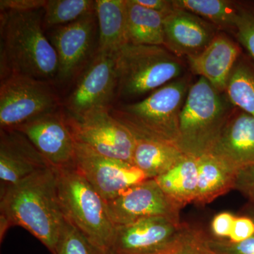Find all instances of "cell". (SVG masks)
<instances>
[{
    "label": "cell",
    "mask_w": 254,
    "mask_h": 254,
    "mask_svg": "<svg viewBox=\"0 0 254 254\" xmlns=\"http://www.w3.org/2000/svg\"><path fill=\"white\" fill-rule=\"evenodd\" d=\"M0 237L19 226L38 239L52 254L65 223L58 194L56 169L48 168L1 190Z\"/></svg>",
    "instance_id": "obj_1"
},
{
    "label": "cell",
    "mask_w": 254,
    "mask_h": 254,
    "mask_svg": "<svg viewBox=\"0 0 254 254\" xmlns=\"http://www.w3.org/2000/svg\"><path fill=\"white\" fill-rule=\"evenodd\" d=\"M43 9L0 14V78L18 74L50 81L57 78L58 58L43 31Z\"/></svg>",
    "instance_id": "obj_2"
},
{
    "label": "cell",
    "mask_w": 254,
    "mask_h": 254,
    "mask_svg": "<svg viewBox=\"0 0 254 254\" xmlns=\"http://www.w3.org/2000/svg\"><path fill=\"white\" fill-rule=\"evenodd\" d=\"M235 108L225 93L198 78L190 85L180 113V149L195 158L208 153Z\"/></svg>",
    "instance_id": "obj_3"
},
{
    "label": "cell",
    "mask_w": 254,
    "mask_h": 254,
    "mask_svg": "<svg viewBox=\"0 0 254 254\" xmlns=\"http://www.w3.org/2000/svg\"><path fill=\"white\" fill-rule=\"evenodd\" d=\"M190 86V78L183 76L144 99L112 108L110 112L132 133L178 145L180 113Z\"/></svg>",
    "instance_id": "obj_4"
},
{
    "label": "cell",
    "mask_w": 254,
    "mask_h": 254,
    "mask_svg": "<svg viewBox=\"0 0 254 254\" xmlns=\"http://www.w3.org/2000/svg\"><path fill=\"white\" fill-rule=\"evenodd\" d=\"M118 98L133 99L182 77L185 64L164 46L127 44L115 54Z\"/></svg>",
    "instance_id": "obj_5"
},
{
    "label": "cell",
    "mask_w": 254,
    "mask_h": 254,
    "mask_svg": "<svg viewBox=\"0 0 254 254\" xmlns=\"http://www.w3.org/2000/svg\"><path fill=\"white\" fill-rule=\"evenodd\" d=\"M58 194L65 219L93 243L111 254L115 225L106 200L75 167L56 169Z\"/></svg>",
    "instance_id": "obj_6"
},
{
    "label": "cell",
    "mask_w": 254,
    "mask_h": 254,
    "mask_svg": "<svg viewBox=\"0 0 254 254\" xmlns=\"http://www.w3.org/2000/svg\"><path fill=\"white\" fill-rule=\"evenodd\" d=\"M61 108L49 81L13 74L0 83V129L13 130Z\"/></svg>",
    "instance_id": "obj_7"
},
{
    "label": "cell",
    "mask_w": 254,
    "mask_h": 254,
    "mask_svg": "<svg viewBox=\"0 0 254 254\" xmlns=\"http://www.w3.org/2000/svg\"><path fill=\"white\" fill-rule=\"evenodd\" d=\"M95 108L78 117L66 115L75 139L97 153L132 163L135 138L132 132L110 112Z\"/></svg>",
    "instance_id": "obj_8"
},
{
    "label": "cell",
    "mask_w": 254,
    "mask_h": 254,
    "mask_svg": "<svg viewBox=\"0 0 254 254\" xmlns=\"http://www.w3.org/2000/svg\"><path fill=\"white\" fill-rule=\"evenodd\" d=\"M75 168L106 201L148 179L133 164L99 154L77 141Z\"/></svg>",
    "instance_id": "obj_9"
},
{
    "label": "cell",
    "mask_w": 254,
    "mask_h": 254,
    "mask_svg": "<svg viewBox=\"0 0 254 254\" xmlns=\"http://www.w3.org/2000/svg\"><path fill=\"white\" fill-rule=\"evenodd\" d=\"M117 90L115 55L96 51L64 105L68 115L72 117L80 116L95 108H112Z\"/></svg>",
    "instance_id": "obj_10"
},
{
    "label": "cell",
    "mask_w": 254,
    "mask_h": 254,
    "mask_svg": "<svg viewBox=\"0 0 254 254\" xmlns=\"http://www.w3.org/2000/svg\"><path fill=\"white\" fill-rule=\"evenodd\" d=\"M13 130L23 133L52 168L75 167L76 141L61 108Z\"/></svg>",
    "instance_id": "obj_11"
},
{
    "label": "cell",
    "mask_w": 254,
    "mask_h": 254,
    "mask_svg": "<svg viewBox=\"0 0 254 254\" xmlns=\"http://www.w3.org/2000/svg\"><path fill=\"white\" fill-rule=\"evenodd\" d=\"M115 226L153 217H166L180 221L181 207L168 198L155 179H147L106 201Z\"/></svg>",
    "instance_id": "obj_12"
},
{
    "label": "cell",
    "mask_w": 254,
    "mask_h": 254,
    "mask_svg": "<svg viewBox=\"0 0 254 254\" xmlns=\"http://www.w3.org/2000/svg\"><path fill=\"white\" fill-rule=\"evenodd\" d=\"M97 23L95 11L53 28L49 38L58 55V81L65 83L81 73L93 50Z\"/></svg>",
    "instance_id": "obj_13"
},
{
    "label": "cell",
    "mask_w": 254,
    "mask_h": 254,
    "mask_svg": "<svg viewBox=\"0 0 254 254\" xmlns=\"http://www.w3.org/2000/svg\"><path fill=\"white\" fill-rule=\"evenodd\" d=\"M183 223L166 217L115 226L111 254H159L171 245Z\"/></svg>",
    "instance_id": "obj_14"
},
{
    "label": "cell",
    "mask_w": 254,
    "mask_h": 254,
    "mask_svg": "<svg viewBox=\"0 0 254 254\" xmlns=\"http://www.w3.org/2000/svg\"><path fill=\"white\" fill-rule=\"evenodd\" d=\"M218 31L200 16L175 7L164 18V47L178 58H187L201 53Z\"/></svg>",
    "instance_id": "obj_15"
},
{
    "label": "cell",
    "mask_w": 254,
    "mask_h": 254,
    "mask_svg": "<svg viewBox=\"0 0 254 254\" xmlns=\"http://www.w3.org/2000/svg\"><path fill=\"white\" fill-rule=\"evenodd\" d=\"M50 167L23 133L16 130L0 129L1 190Z\"/></svg>",
    "instance_id": "obj_16"
},
{
    "label": "cell",
    "mask_w": 254,
    "mask_h": 254,
    "mask_svg": "<svg viewBox=\"0 0 254 254\" xmlns=\"http://www.w3.org/2000/svg\"><path fill=\"white\" fill-rule=\"evenodd\" d=\"M208 153L236 172L254 165V117L235 108Z\"/></svg>",
    "instance_id": "obj_17"
},
{
    "label": "cell",
    "mask_w": 254,
    "mask_h": 254,
    "mask_svg": "<svg viewBox=\"0 0 254 254\" xmlns=\"http://www.w3.org/2000/svg\"><path fill=\"white\" fill-rule=\"evenodd\" d=\"M240 48L225 33H218L201 53L186 59L192 72L225 93L232 69L242 55Z\"/></svg>",
    "instance_id": "obj_18"
},
{
    "label": "cell",
    "mask_w": 254,
    "mask_h": 254,
    "mask_svg": "<svg viewBox=\"0 0 254 254\" xmlns=\"http://www.w3.org/2000/svg\"><path fill=\"white\" fill-rule=\"evenodd\" d=\"M132 133L135 138L132 163L148 179H155L163 175L186 157L178 145Z\"/></svg>",
    "instance_id": "obj_19"
},
{
    "label": "cell",
    "mask_w": 254,
    "mask_h": 254,
    "mask_svg": "<svg viewBox=\"0 0 254 254\" xmlns=\"http://www.w3.org/2000/svg\"><path fill=\"white\" fill-rule=\"evenodd\" d=\"M95 14L98 28L97 52L115 55L128 44L126 0H97Z\"/></svg>",
    "instance_id": "obj_20"
},
{
    "label": "cell",
    "mask_w": 254,
    "mask_h": 254,
    "mask_svg": "<svg viewBox=\"0 0 254 254\" xmlns=\"http://www.w3.org/2000/svg\"><path fill=\"white\" fill-rule=\"evenodd\" d=\"M198 168L195 204H208L235 188L237 172L213 155L198 157Z\"/></svg>",
    "instance_id": "obj_21"
},
{
    "label": "cell",
    "mask_w": 254,
    "mask_h": 254,
    "mask_svg": "<svg viewBox=\"0 0 254 254\" xmlns=\"http://www.w3.org/2000/svg\"><path fill=\"white\" fill-rule=\"evenodd\" d=\"M128 44L164 46L165 15L143 7L135 0H126Z\"/></svg>",
    "instance_id": "obj_22"
},
{
    "label": "cell",
    "mask_w": 254,
    "mask_h": 254,
    "mask_svg": "<svg viewBox=\"0 0 254 254\" xmlns=\"http://www.w3.org/2000/svg\"><path fill=\"white\" fill-rule=\"evenodd\" d=\"M198 168V158L186 155L174 168L155 180L165 195L183 208L194 201Z\"/></svg>",
    "instance_id": "obj_23"
},
{
    "label": "cell",
    "mask_w": 254,
    "mask_h": 254,
    "mask_svg": "<svg viewBox=\"0 0 254 254\" xmlns=\"http://www.w3.org/2000/svg\"><path fill=\"white\" fill-rule=\"evenodd\" d=\"M225 93L235 108L254 118V62L249 55H240L227 81Z\"/></svg>",
    "instance_id": "obj_24"
},
{
    "label": "cell",
    "mask_w": 254,
    "mask_h": 254,
    "mask_svg": "<svg viewBox=\"0 0 254 254\" xmlns=\"http://www.w3.org/2000/svg\"><path fill=\"white\" fill-rule=\"evenodd\" d=\"M174 6L186 10L214 25L218 30L235 33L237 1L229 0H173Z\"/></svg>",
    "instance_id": "obj_25"
},
{
    "label": "cell",
    "mask_w": 254,
    "mask_h": 254,
    "mask_svg": "<svg viewBox=\"0 0 254 254\" xmlns=\"http://www.w3.org/2000/svg\"><path fill=\"white\" fill-rule=\"evenodd\" d=\"M95 11V1L92 0H47L43 7V26H63Z\"/></svg>",
    "instance_id": "obj_26"
},
{
    "label": "cell",
    "mask_w": 254,
    "mask_h": 254,
    "mask_svg": "<svg viewBox=\"0 0 254 254\" xmlns=\"http://www.w3.org/2000/svg\"><path fill=\"white\" fill-rule=\"evenodd\" d=\"M159 254H221L213 248L201 229L183 223L171 245Z\"/></svg>",
    "instance_id": "obj_27"
},
{
    "label": "cell",
    "mask_w": 254,
    "mask_h": 254,
    "mask_svg": "<svg viewBox=\"0 0 254 254\" xmlns=\"http://www.w3.org/2000/svg\"><path fill=\"white\" fill-rule=\"evenodd\" d=\"M56 254H111L91 242L81 231L65 219L57 247Z\"/></svg>",
    "instance_id": "obj_28"
},
{
    "label": "cell",
    "mask_w": 254,
    "mask_h": 254,
    "mask_svg": "<svg viewBox=\"0 0 254 254\" xmlns=\"http://www.w3.org/2000/svg\"><path fill=\"white\" fill-rule=\"evenodd\" d=\"M235 34L254 62V3L237 2Z\"/></svg>",
    "instance_id": "obj_29"
},
{
    "label": "cell",
    "mask_w": 254,
    "mask_h": 254,
    "mask_svg": "<svg viewBox=\"0 0 254 254\" xmlns=\"http://www.w3.org/2000/svg\"><path fill=\"white\" fill-rule=\"evenodd\" d=\"M209 242L221 254H254V236L239 243H233L227 239L209 236Z\"/></svg>",
    "instance_id": "obj_30"
},
{
    "label": "cell",
    "mask_w": 254,
    "mask_h": 254,
    "mask_svg": "<svg viewBox=\"0 0 254 254\" xmlns=\"http://www.w3.org/2000/svg\"><path fill=\"white\" fill-rule=\"evenodd\" d=\"M234 190L246 195L254 206V165L237 171Z\"/></svg>",
    "instance_id": "obj_31"
},
{
    "label": "cell",
    "mask_w": 254,
    "mask_h": 254,
    "mask_svg": "<svg viewBox=\"0 0 254 254\" xmlns=\"http://www.w3.org/2000/svg\"><path fill=\"white\" fill-rule=\"evenodd\" d=\"M235 218L236 216L229 212H222L215 215L210 225L213 237L228 240Z\"/></svg>",
    "instance_id": "obj_32"
},
{
    "label": "cell",
    "mask_w": 254,
    "mask_h": 254,
    "mask_svg": "<svg viewBox=\"0 0 254 254\" xmlns=\"http://www.w3.org/2000/svg\"><path fill=\"white\" fill-rule=\"evenodd\" d=\"M254 236V220L249 217H236L228 240L233 243L243 242Z\"/></svg>",
    "instance_id": "obj_33"
},
{
    "label": "cell",
    "mask_w": 254,
    "mask_h": 254,
    "mask_svg": "<svg viewBox=\"0 0 254 254\" xmlns=\"http://www.w3.org/2000/svg\"><path fill=\"white\" fill-rule=\"evenodd\" d=\"M47 0H1V11H36L43 9Z\"/></svg>",
    "instance_id": "obj_34"
},
{
    "label": "cell",
    "mask_w": 254,
    "mask_h": 254,
    "mask_svg": "<svg viewBox=\"0 0 254 254\" xmlns=\"http://www.w3.org/2000/svg\"><path fill=\"white\" fill-rule=\"evenodd\" d=\"M135 1L143 7L158 11L165 16L175 9L173 1H167V0H135Z\"/></svg>",
    "instance_id": "obj_35"
},
{
    "label": "cell",
    "mask_w": 254,
    "mask_h": 254,
    "mask_svg": "<svg viewBox=\"0 0 254 254\" xmlns=\"http://www.w3.org/2000/svg\"><path fill=\"white\" fill-rule=\"evenodd\" d=\"M252 219H253V220H254V210H252Z\"/></svg>",
    "instance_id": "obj_36"
}]
</instances>
